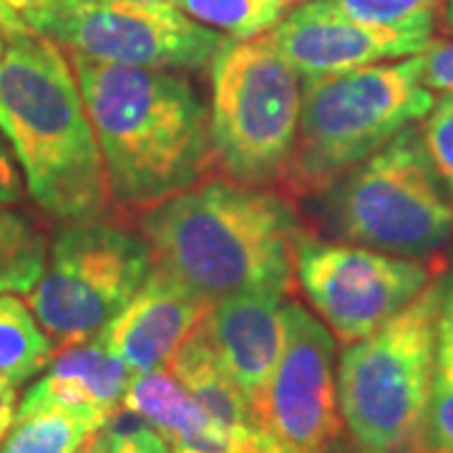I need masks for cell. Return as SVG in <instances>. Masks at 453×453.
<instances>
[{
    "label": "cell",
    "instance_id": "1",
    "mask_svg": "<svg viewBox=\"0 0 453 453\" xmlns=\"http://www.w3.org/2000/svg\"><path fill=\"white\" fill-rule=\"evenodd\" d=\"M116 207L149 211L207 179L210 109L184 76L71 53Z\"/></svg>",
    "mask_w": 453,
    "mask_h": 453
},
{
    "label": "cell",
    "instance_id": "2",
    "mask_svg": "<svg viewBox=\"0 0 453 453\" xmlns=\"http://www.w3.org/2000/svg\"><path fill=\"white\" fill-rule=\"evenodd\" d=\"M0 134L46 214L109 219L116 202L71 58L28 26L0 23Z\"/></svg>",
    "mask_w": 453,
    "mask_h": 453
},
{
    "label": "cell",
    "instance_id": "3",
    "mask_svg": "<svg viewBox=\"0 0 453 453\" xmlns=\"http://www.w3.org/2000/svg\"><path fill=\"white\" fill-rule=\"evenodd\" d=\"M151 265L204 300L247 290L288 295L305 237L282 192L207 177L142 217Z\"/></svg>",
    "mask_w": 453,
    "mask_h": 453
},
{
    "label": "cell",
    "instance_id": "4",
    "mask_svg": "<svg viewBox=\"0 0 453 453\" xmlns=\"http://www.w3.org/2000/svg\"><path fill=\"white\" fill-rule=\"evenodd\" d=\"M434 101V91L421 83L418 56L305 79L297 142L280 181L282 195H325L398 131L423 121Z\"/></svg>",
    "mask_w": 453,
    "mask_h": 453
},
{
    "label": "cell",
    "instance_id": "5",
    "mask_svg": "<svg viewBox=\"0 0 453 453\" xmlns=\"http://www.w3.org/2000/svg\"><path fill=\"white\" fill-rule=\"evenodd\" d=\"M443 290L436 275L388 323L345 345L338 368L340 418L360 453H423Z\"/></svg>",
    "mask_w": 453,
    "mask_h": 453
},
{
    "label": "cell",
    "instance_id": "6",
    "mask_svg": "<svg viewBox=\"0 0 453 453\" xmlns=\"http://www.w3.org/2000/svg\"><path fill=\"white\" fill-rule=\"evenodd\" d=\"M325 195V222L335 242L423 259L453 237V199L416 127L398 131Z\"/></svg>",
    "mask_w": 453,
    "mask_h": 453
},
{
    "label": "cell",
    "instance_id": "7",
    "mask_svg": "<svg viewBox=\"0 0 453 453\" xmlns=\"http://www.w3.org/2000/svg\"><path fill=\"white\" fill-rule=\"evenodd\" d=\"M303 81L270 33L229 41L211 61V154L219 174L273 187L290 166L300 124Z\"/></svg>",
    "mask_w": 453,
    "mask_h": 453
},
{
    "label": "cell",
    "instance_id": "8",
    "mask_svg": "<svg viewBox=\"0 0 453 453\" xmlns=\"http://www.w3.org/2000/svg\"><path fill=\"white\" fill-rule=\"evenodd\" d=\"M151 273L139 232L111 219L71 222L53 240L28 305L56 353L94 340L124 310Z\"/></svg>",
    "mask_w": 453,
    "mask_h": 453
},
{
    "label": "cell",
    "instance_id": "9",
    "mask_svg": "<svg viewBox=\"0 0 453 453\" xmlns=\"http://www.w3.org/2000/svg\"><path fill=\"white\" fill-rule=\"evenodd\" d=\"M28 28L94 61L139 68H204L226 35L174 5L136 0H64Z\"/></svg>",
    "mask_w": 453,
    "mask_h": 453
},
{
    "label": "cell",
    "instance_id": "10",
    "mask_svg": "<svg viewBox=\"0 0 453 453\" xmlns=\"http://www.w3.org/2000/svg\"><path fill=\"white\" fill-rule=\"evenodd\" d=\"M431 262L393 257L368 247L305 234L295 252V277L327 330L342 342L368 338L413 303L436 277Z\"/></svg>",
    "mask_w": 453,
    "mask_h": 453
},
{
    "label": "cell",
    "instance_id": "11",
    "mask_svg": "<svg viewBox=\"0 0 453 453\" xmlns=\"http://www.w3.org/2000/svg\"><path fill=\"white\" fill-rule=\"evenodd\" d=\"M288 340L255 418L295 453H330L342 434L335 340L300 303L285 305Z\"/></svg>",
    "mask_w": 453,
    "mask_h": 453
},
{
    "label": "cell",
    "instance_id": "12",
    "mask_svg": "<svg viewBox=\"0 0 453 453\" xmlns=\"http://www.w3.org/2000/svg\"><path fill=\"white\" fill-rule=\"evenodd\" d=\"M280 56L300 81L348 73L363 65L418 56L434 41L431 33H403L363 26L340 16L325 0H303L270 33Z\"/></svg>",
    "mask_w": 453,
    "mask_h": 453
},
{
    "label": "cell",
    "instance_id": "13",
    "mask_svg": "<svg viewBox=\"0 0 453 453\" xmlns=\"http://www.w3.org/2000/svg\"><path fill=\"white\" fill-rule=\"evenodd\" d=\"M273 290H247L211 303L199 323L219 368L240 388L252 413L275 375L288 340L285 300Z\"/></svg>",
    "mask_w": 453,
    "mask_h": 453
},
{
    "label": "cell",
    "instance_id": "14",
    "mask_svg": "<svg viewBox=\"0 0 453 453\" xmlns=\"http://www.w3.org/2000/svg\"><path fill=\"white\" fill-rule=\"evenodd\" d=\"M210 310V300L151 265L142 288L96 340L129 368L131 375L166 371L181 342L195 333Z\"/></svg>",
    "mask_w": 453,
    "mask_h": 453
},
{
    "label": "cell",
    "instance_id": "15",
    "mask_svg": "<svg viewBox=\"0 0 453 453\" xmlns=\"http://www.w3.org/2000/svg\"><path fill=\"white\" fill-rule=\"evenodd\" d=\"M129 380V368L119 357L109 353L96 338L86 340L53 356L49 372L23 395L16 418L61 408L94 413L111 421L121 411Z\"/></svg>",
    "mask_w": 453,
    "mask_h": 453
},
{
    "label": "cell",
    "instance_id": "16",
    "mask_svg": "<svg viewBox=\"0 0 453 453\" xmlns=\"http://www.w3.org/2000/svg\"><path fill=\"white\" fill-rule=\"evenodd\" d=\"M121 411L149 423L172 453H232L225 431L166 371L131 375Z\"/></svg>",
    "mask_w": 453,
    "mask_h": 453
},
{
    "label": "cell",
    "instance_id": "17",
    "mask_svg": "<svg viewBox=\"0 0 453 453\" xmlns=\"http://www.w3.org/2000/svg\"><path fill=\"white\" fill-rule=\"evenodd\" d=\"M166 372L225 431L232 453L255 451L262 428H259L247 398L229 380V375L219 368L207 340L199 333V325L195 333L181 342V348L177 350V356L172 357Z\"/></svg>",
    "mask_w": 453,
    "mask_h": 453
},
{
    "label": "cell",
    "instance_id": "18",
    "mask_svg": "<svg viewBox=\"0 0 453 453\" xmlns=\"http://www.w3.org/2000/svg\"><path fill=\"white\" fill-rule=\"evenodd\" d=\"M109 418L49 408L20 416L0 441V453H79L106 428Z\"/></svg>",
    "mask_w": 453,
    "mask_h": 453
},
{
    "label": "cell",
    "instance_id": "19",
    "mask_svg": "<svg viewBox=\"0 0 453 453\" xmlns=\"http://www.w3.org/2000/svg\"><path fill=\"white\" fill-rule=\"evenodd\" d=\"M56 356L31 308L16 295H0V375L13 386L28 383Z\"/></svg>",
    "mask_w": 453,
    "mask_h": 453
},
{
    "label": "cell",
    "instance_id": "20",
    "mask_svg": "<svg viewBox=\"0 0 453 453\" xmlns=\"http://www.w3.org/2000/svg\"><path fill=\"white\" fill-rule=\"evenodd\" d=\"M46 262V232L31 217L0 207V292H31Z\"/></svg>",
    "mask_w": 453,
    "mask_h": 453
},
{
    "label": "cell",
    "instance_id": "21",
    "mask_svg": "<svg viewBox=\"0 0 453 453\" xmlns=\"http://www.w3.org/2000/svg\"><path fill=\"white\" fill-rule=\"evenodd\" d=\"M303 0H179V11L222 31L229 41H252L273 33Z\"/></svg>",
    "mask_w": 453,
    "mask_h": 453
},
{
    "label": "cell",
    "instance_id": "22",
    "mask_svg": "<svg viewBox=\"0 0 453 453\" xmlns=\"http://www.w3.org/2000/svg\"><path fill=\"white\" fill-rule=\"evenodd\" d=\"M340 16L363 26L403 33L436 31L443 0H325Z\"/></svg>",
    "mask_w": 453,
    "mask_h": 453
},
{
    "label": "cell",
    "instance_id": "23",
    "mask_svg": "<svg viewBox=\"0 0 453 453\" xmlns=\"http://www.w3.org/2000/svg\"><path fill=\"white\" fill-rule=\"evenodd\" d=\"M423 453H453V368L436 360L423 423Z\"/></svg>",
    "mask_w": 453,
    "mask_h": 453
},
{
    "label": "cell",
    "instance_id": "24",
    "mask_svg": "<svg viewBox=\"0 0 453 453\" xmlns=\"http://www.w3.org/2000/svg\"><path fill=\"white\" fill-rule=\"evenodd\" d=\"M421 139L441 184L453 199V94H441L426 113Z\"/></svg>",
    "mask_w": 453,
    "mask_h": 453
},
{
    "label": "cell",
    "instance_id": "25",
    "mask_svg": "<svg viewBox=\"0 0 453 453\" xmlns=\"http://www.w3.org/2000/svg\"><path fill=\"white\" fill-rule=\"evenodd\" d=\"M104 438H106V453H172V449L149 423L127 411H119L106 423Z\"/></svg>",
    "mask_w": 453,
    "mask_h": 453
},
{
    "label": "cell",
    "instance_id": "26",
    "mask_svg": "<svg viewBox=\"0 0 453 453\" xmlns=\"http://www.w3.org/2000/svg\"><path fill=\"white\" fill-rule=\"evenodd\" d=\"M421 83L428 91L453 94V41L434 38L428 49L418 53Z\"/></svg>",
    "mask_w": 453,
    "mask_h": 453
},
{
    "label": "cell",
    "instance_id": "27",
    "mask_svg": "<svg viewBox=\"0 0 453 453\" xmlns=\"http://www.w3.org/2000/svg\"><path fill=\"white\" fill-rule=\"evenodd\" d=\"M23 196V177L13 151L0 154V207L18 204Z\"/></svg>",
    "mask_w": 453,
    "mask_h": 453
},
{
    "label": "cell",
    "instance_id": "28",
    "mask_svg": "<svg viewBox=\"0 0 453 453\" xmlns=\"http://www.w3.org/2000/svg\"><path fill=\"white\" fill-rule=\"evenodd\" d=\"M441 365L453 368V285L443 290L441 315H438V356Z\"/></svg>",
    "mask_w": 453,
    "mask_h": 453
},
{
    "label": "cell",
    "instance_id": "29",
    "mask_svg": "<svg viewBox=\"0 0 453 453\" xmlns=\"http://www.w3.org/2000/svg\"><path fill=\"white\" fill-rule=\"evenodd\" d=\"M18 413V386L0 375V441L13 428Z\"/></svg>",
    "mask_w": 453,
    "mask_h": 453
},
{
    "label": "cell",
    "instance_id": "30",
    "mask_svg": "<svg viewBox=\"0 0 453 453\" xmlns=\"http://www.w3.org/2000/svg\"><path fill=\"white\" fill-rule=\"evenodd\" d=\"M64 0H0V5H5L8 11H13L26 26H31L33 20L46 16L56 5H61Z\"/></svg>",
    "mask_w": 453,
    "mask_h": 453
},
{
    "label": "cell",
    "instance_id": "31",
    "mask_svg": "<svg viewBox=\"0 0 453 453\" xmlns=\"http://www.w3.org/2000/svg\"><path fill=\"white\" fill-rule=\"evenodd\" d=\"M0 23L8 26V28H26V23H23L13 11H8L5 5H0Z\"/></svg>",
    "mask_w": 453,
    "mask_h": 453
},
{
    "label": "cell",
    "instance_id": "32",
    "mask_svg": "<svg viewBox=\"0 0 453 453\" xmlns=\"http://www.w3.org/2000/svg\"><path fill=\"white\" fill-rule=\"evenodd\" d=\"M79 453H106V438H104V431L91 438Z\"/></svg>",
    "mask_w": 453,
    "mask_h": 453
},
{
    "label": "cell",
    "instance_id": "33",
    "mask_svg": "<svg viewBox=\"0 0 453 453\" xmlns=\"http://www.w3.org/2000/svg\"><path fill=\"white\" fill-rule=\"evenodd\" d=\"M446 28L453 33V0H446Z\"/></svg>",
    "mask_w": 453,
    "mask_h": 453
},
{
    "label": "cell",
    "instance_id": "34",
    "mask_svg": "<svg viewBox=\"0 0 453 453\" xmlns=\"http://www.w3.org/2000/svg\"><path fill=\"white\" fill-rule=\"evenodd\" d=\"M136 3H157V5H174V8H179V0H136Z\"/></svg>",
    "mask_w": 453,
    "mask_h": 453
}]
</instances>
